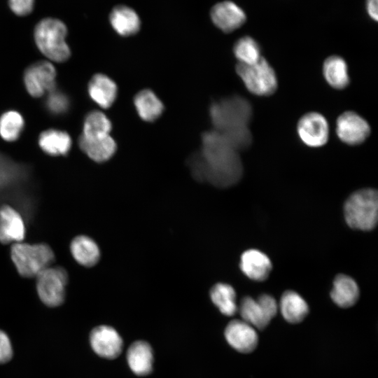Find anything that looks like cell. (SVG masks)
Masks as SVG:
<instances>
[{
  "label": "cell",
  "instance_id": "21",
  "mask_svg": "<svg viewBox=\"0 0 378 378\" xmlns=\"http://www.w3.org/2000/svg\"><path fill=\"white\" fill-rule=\"evenodd\" d=\"M279 309L284 319L293 324L302 322L309 313L306 301L293 290H287L282 294Z\"/></svg>",
  "mask_w": 378,
  "mask_h": 378
},
{
  "label": "cell",
  "instance_id": "13",
  "mask_svg": "<svg viewBox=\"0 0 378 378\" xmlns=\"http://www.w3.org/2000/svg\"><path fill=\"white\" fill-rule=\"evenodd\" d=\"M228 344L239 352L248 354L256 348L258 337L254 328L243 320H232L224 332Z\"/></svg>",
  "mask_w": 378,
  "mask_h": 378
},
{
  "label": "cell",
  "instance_id": "12",
  "mask_svg": "<svg viewBox=\"0 0 378 378\" xmlns=\"http://www.w3.org/2000/svg\"><path fill=\"white\" fill-rule=\"evenodd\" d=\"M90 342L97 355L107 359L117 358L123 346L119 333L113 328L104 325L95 327L91 331Z\"/></svg>",
  "mask_w": 378,
  "mask_h": 378
},
{
  "label": "cell",
  "instance_id": "8",
  "mask_svg": "<svg viewBox=\"0 0 378 378\" xmlns=\"http://www.w3.org/2000/svg\"><path fill=\"white\" fill-rule=\"evenodd\" d=\"M277 311L276 301L268 294H262L256 300L246 296L239 306L242 320L260 330L267 327Z\"/></svg>",
  "mask_w": 378,
  "mask_h": 378
},
{
  "label": "cell",
  "instance_id": "4",
  "mask_svg": "<svg viewBox=\"0 0 378 378\" xmlns=\"http://www.w3.org/2000/svg\"><path fill=\"white\" fill-rule=\"evenodd\" d=\"M344 212L346 223L351 228L372 230L378 220L377 192L365 188L354 192L345 202Z\"/></svg>",
  "mask_w": 378,
  "mask_h": 378
},
{
  "label": "cell",
  "instance_id": "30",
  "mask_svg": "<svg viewBox=\"0 0 378 378\" xmlns=\"http://www.w3.org/2000/svg\"><path fill=\"white\" fill-rule=\"evenodd\" d=\"M233 52L239 63L251 64L261 57V50L257 41L251 36H244L234 44Z\"/></svg>",
  "mask_w": 378,
  "mask_h": 378
},
{
  "label": "cell",
  "instance_id": "1",
  "mask_svg": "<svg viewBox=\"0 0 378 378\" xmlns=\"http://www.w3.org/2000/svg\"><path fill=\"white\" fill-rule=\"evenodd\" d=\"M192 176L217 188H229L241 178L243 166L239 151L213 130L202 136V148L188 159Z\"/></svg>",
  "mask_w": 378,
  "mask_h": 378
},
{
  "label": "cell",
  "instance_id": "20",
  "mask_svg": "<svg viewBox=\"0 0 378 378\" xmlns=\"http://www.w3.org/2000/svg\"><path fill=\"white\" fill-rule=\"evenodd\" d=\"M332 300L342 308L354 305L359 298V288L356 282L345 274L337 275L330 292Z\"/></svg>",
  "mask_w": 378,
  "mask_h": 378
},
{
  "label": "cell",
  "instance_id": "17",
  "mask_svg": "<svg viewBox=\"0 0 378 378\" xmlns=\"http://www.w3.org/2000/svg\"><path fill=\"white\" fill-rule=\"evenodd\" d=\"M127 360L131 370L139 376L151 372L153 352L150 345L143 340L133 342L127 351Z\"/></svg>",
  "mask_w": 378,
  "mask_h": 378
},
{
  "label": "cell",
  "instance_id": "26",
  "mask_svg": "<svg viewBox=\"0 0 378 378\" xmlns=\"http://www.w3.org/2000/svg\"><path fill=\"white\" fill-rule=\"evenodd\" d=\"M134 104L141 118L151 122L160 117L164 106L156 94L150 90H144L136 94Z\"/></svg>",
  "mask_w": 378,
  "mask_h": 378
},
{
  "label": "cell",
  "instance_id": "23",
  "mask_svg": "<svg viewBox=\"0 0 378 378\" xmlns=\"http://www.w3.org/2000/svg\"><path fill=\"white\" fill-rule=\"evenodd\" d=\"M71 144V136L67 132L55 129L45 130L38 137V145L41 150L52 156L68 154Z\"/></svg>",
  "mask_w": 378,
  "mask_h": 378
},
{
  "label": "cell",
  "instance_id": "34",
  "mask_svg": "<svg viewBox=\"0 0 378 378\" xmlns=\"http://www.w3.org/2000/svg\"><path fill=\"white\" fill-rule=\"evenodd\" d=\"M366 10L371 19L374 21H377L378 0H366Z\"/></svg>",
  "mask_w": 378,
  "mask_h": 378
},
{
  "label": "cell",
  "instance_id": "25",
  "mask_svg": "<svg viewBox=\"0 0 378 378\" xmlns=\"http://www.w3.org/2000/svg\"><path fill=\"white\" fill-rule=\"evenodd\" d=\"M323 73L327 83L333 88L344 89L349 83L346 63L340 56L328 57L324 61Z\"/></svg>",
  "mask_w": 378,
  "mask_h": 378
},
{
  "label": "cell",
  "instance_id": "10",
  "mask_svg": "<svg viewBox=\"0 0 378 378\" xmlns=\"http://www.w3.org/2000/svg\"><path fill=\"white\" fill-rule=\"evenodd\" d=\"M298 134L304 144L310 147H321L328 139L329 127L325 117L317 112L302 115L297 125Z\"/></svg>",
  "mask_w": 378,
  "mask_h": 378
},
{
  "label": "cell",
  "instance_id": "11",
  "mask_svg": "<svg viewBox=\"0 0 378 378\" xmlns=\"http://www.w3.org/2000/svg\"><path fill=\"white\" fill-rule=\"evenodd\" d=\"M336 133L340 139L349 145L363 143L370 133L368 122L354 111H346L337 119Z\"/></svg>",
  "mask_w": 378,
  "mask_h": 378
},
{
  "label": "cell",
  "instance_id": "6",
  "mask_svg": "<svg viewBox=\"0 0 378 378\" xmlns=\"http://www.w3.org/2000/svg\"><path fill=\"white\" fill-rule=\"evenodd\" d=\"M236 71L247 90L258 96H269L277 89L276 75L272 66L262 57L255 63H238Z\"/></svg>",
  "mask_w": 378,
  "mask_h": 378
},
{
  "label": "cell",
  "instance_id": "32",
  "mask_svg": "<svg viewBox=\"0 0 378 378\" xmlns=\"http://www.w3.org/2000/svg\"><path fill=\"white\" fill-rule=\"evenodd\" d=\"M8 4L15 15L25 16L32 11L34 0H8Z\"/></svg>",
  "mask_w": 378,
  "mask_h": 378
},
{
  "label": "cell",
  "instance_id": "14",
  "mask_svg": "<svg viewBox=\"0 0 378 378\" xmlns=\"http://www.w3.org/2000/svg\"><path fill=\"white\" fill-rule=\"evenodd\" d=\"M211 18L218 28L228 33L241 27L246 22V16L237 4L231 1H224L213 6Z\"/></svg>",
  "mask_w": 378,
  "mask_h": 378
},
{
  "label": "cell",
  "instance_id": "7",
  "mask_svg": "<svg viewBox=\"0 0 378 378\" xmlns=\"http://www.w3.org/2000/svg\"><path fill=\"white\" fill-rule=\"evenodd\" d=\"M36 291L40 300L48 307L62 304L65 298L68 274L59 266H50L36 276Z\"/></svg>",
  "mask_w": 378,
  "mask_h": 378
},
{
  "label": "cell",
  "instance_id": "27",
  "mask_svg": "<svg viewBox=\"0 0 378 378\" xmlns=\"http://www.w3.org/2000/svg\"><path fill=\"white\" fill-rule=\"evenodd\" d=\"M210 297L223 314L231 316L237 312L236 293L230 285L224 283L215 284L210 290Z\"/></svg>",
  "mask_w": 378,
  "mask_h": 378
},
{
  "label": "cell",
  "instance_id": "31",
  "mask_svg": "<svg viewBox=\"0 0 378 378\" xmlns=\"http://www.w3.org/2000/svg\"><path fill=\"white\" fill-rule=\"evenodd\" d=\"M46 104L48 111L55 115L64 113L69 107V100L66 95L55 89L48 92Z\"/></svg>",
  "mask_w": 378,
  "mask_h": 378
},
{
  "label": "cell",
  "instance_id": "18",
  "mask_svg": "<svg viewBox=\"0 0 378 378\" xmlns=\"http://www.w3.org/2000/svg\"><path fill=\"white\" fill-rule=\"evenodd\" d=\"M88 91L90 98L103 108H107L113 104L118 92L115 82L102 74L92 76L88 83Z\"/></svg>",
  "mask_w": 378,
  "mask_h": 378
},
{
  "label": "cell",
  "instance_id": "29",
  "mask_svg": "<svg viewBox=\"0 0 378 378\" xmlns=\"http://www.w3.org/2000/svg\"><path fill=\"white\" fill-rule=\"evenodd\" d=\"M24 126V118L15 111H8L0 117V136L6 141L17 140Z\"/></svg>",
  "mask_w": 378,
  "mask_h": 378
},
{
  "label": "cell",
  "instance_id": "28",
  "mask_svg": "<svg viewBox=\"0 0 378 378\" xmlns=\"http://www.w3.org/2000/svg\"><path fill=\"white\" fill-rule=\"evenodd\" d=\"M112 125L106 115L99 111L90 112L83 122L81 136L87 139L99 138L109 135Z\"/></svg>",
  "mask_w": 378,
  "mask_h": 378
},
{
  "label": "cell",
  "instance_id": "22",
  "mask_svg": "<svg viewBox=\"0 0 378 378\" xmlns=\"http://www.w3.org/2000/svg\"><path fill=\"white\" fill-rule=\"evenodd\" d=\"M113 29L123 36L136 34L141 25L137 13L126 6H118L111 11L109 17Z\"/></svg>",
  "mask_w": 378,
  "mask_h": 378
},
{
  "label": "cell",
  "instance_id": "2",
  "mask_svg": "<svg viewBox=\"0 0 378 378\" xmlns=\"http://www.w3.org/2000/svg\"><path fill=\"white\" fill-rule=\"evenodd\" d=\"M252 112L250 102L239 95L216 101L209 108L214 130L221 134L238 151L248 148L251 144L248 124Z\"/></svg>",
  "mask_w": 378,
  "mask_h": 378
},
{
  "label": "cell",
  "instance_id": "3",
  "mask_svg": "<svg viewBox=\"0 0 378 378\" xmlns=\"http://www.w3.org/2000/svg\"><path fill=\"white\" fill-rule=\"evenodd\" d=\"M67 28L60 20L47 18L36 25L34 37L41 52L48 59L56 62L66 61L71 55L66 42Z\"/></svg>",
  "mask_w": 378,
  "mask_h": 378
},
{
  "label": "cell",
  "instance_id": "24",
  "mask_svg": "<svg viewBox=\"0 0 378 378\" xmlns=\"http://www.w3.org/2000/svg\"><path fill=\"white\" fill-rule=\"evenodd\" d=\"M70 251L75 260L85 267L94 266L99 260L100 251L97 244L85 235L74 237L70 244Z\"/></svg>",
  "mask_w": 378,
  "mask_h": 378
},
{
  "label": "cell",
  "instance_id": "9",
  "mask_svg": "<svg viewBox=\"0 0 378 378\" xmlns=\"http://www.w3.org/2000/svg\"><path fill=\"white\" fill-rule=\"evenodd\" d=\"M55 68L48 61L31 64L24 74L26 90L34 97H40L55 89Z\"/></svg>",
  "mask_w": 378,
  "mask_h": 378
},
{
  "label": "cell",
  "instance_id": "19",
  "mask_svg": "<svg viewBox=\"0 0 378 378\" xmlns=\"http://www.w3.org/2000/svg\"><path fill=\"white\" fill-rule=\"evenodd\" d=\"M80 148L92 160L102 162L109 160L116 150V143L109 135L87 139L80 136L78 139Z\"/></svg>",
  "mask_w": 378,
  "mask_h": 378
},
{
  "label": "cell",
  "instance_id": "33",
  "mask_svg": "<svg viewBox=\"0 0 378 378\" xmlns=\"http://www.w3.org/2000/svg\"><path fill=\"white\" fill-rule=\"evenodd\" d=\"M13 356V349L8 336L0 330V363H4L10 360Z\"/></svg>",
  "mask_w": 378,
  "mask_h": 378
},
{
  "label": "cell",
  "instance_id": "16",
  "mask_svg": "<svg viewBox=\"0 0 378 378\" xmlns=\"http://www.w3.org/2000/svg\"><path fill=\"white\" fill-rule=\"evenodd\" d=\"M240 268L249 279L262 281L269 276L272 265L266 254L257 249H249L241 256Z\"/></svg>",
  "mask_w": 378,
  "mask_h": 378
},
{
  "label": "cell",
  "instance_id": "5",
  "mask_svg": "<svg viewBox=\"0 0 378 378\" xmlns=\"http://www.w3.org/2000/svg\"><path fill=\"white\" fill-rule=\"evenodd\" d=\"M10 258L20 275L36 278L40 272L51 266L55 255L46 244H31L21 241L12 244Z\"/></svg>",
  "mask_w": 378,
  "mask_h": 378
},
{
  "label": "cell",
  "instance_id": "15",
  "mask_svg": "<svg viewBox=\"0 0 378 378\" xmlns=\"http://www.w3.org/2000/svg\"><path fill=\"white\" fill-rule=\"evenodd\" d=\"M26 233L20 213L9 205L0 207V243L15 244L24 240Z\"/></svg>",
  "mask_w": 378,
  "mask_h": 378
}]
</instances>
